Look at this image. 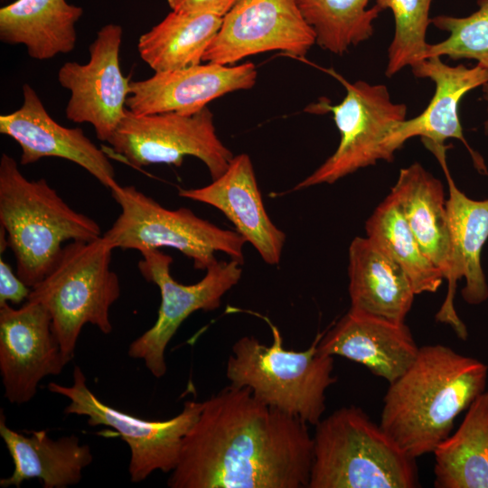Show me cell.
Instances as JSON below:
<instances>
[{
    "label": "cell",
    "instance_id": "cell-13",
    "mask_svg": "<svg viewBox=\"0 0 488 488\" xmlns=\"http://www.w3.org/2000/svg\"><path fill=\"white\" fill-rule=\"evenodd\" d=\"M314 43L315 33L296 0H238L222 17L202 61L229 65L269 51L301 58Z\"/></svg>",
    "mask_w": 488,
    "mask_h": 488
},
{
    "label": "cell",
    "instance_id": "cell-27",
    "mask_svg": "<svg viewBox=\"0 0 488 488\" xmlns=\"http://www.w3.org/2000/svg\"><path fill=\"white\" fill-rule=\"evenodd\" d=\"M365 230L366 236L402 268L416 295L434 293L442 285L441 271L423 253L390 194L369 217Z\"/></svg>",
    "mask_w": 488,
    "mask_h": 488
},
{
    "label": "cell",
    "instance_id": "cell-21",
    "mask_svg": "<svg viewBox=\"0 0 488 488\" xmlns=\"http://www.w3.org/2000/svg\"><path fill=\"white\" fill-rule=\"evenodd\" d=\"M0 436L14 463L13 474L0 480L1 487L15 486L30 479L42 481L44 488H65L82 478V471L93 461L89 446L81 445L75 435L58 439L45 431H33L25 436L6 425L0 413Z\"/></svg>",
    "mask_w": 488,
    "mask_h": 488
},
{
    "label": "cell",
    "instance_id": "cell-22",
    "mask_svg": "<svg viewBox=\"0 0 488 488\" xmlns=\"http://www.w3.org/2000/svg\"><path fill=\"white\" fill-rule=\"evenodd\" d=\"M350 310L405 322L416 296L402 268L367 236L349 247Z\"/></svg>",
    "mask_w": 488,
    "mask_h": 488
},
{
    "label": "cell",
    "instance_id": "cell-19",
    "mask_svg": "<svg viewBox=\"0 0 488 488\" xmlns=\"http://www.w3.org/2000/svg\"><path fill=\"white\" fill-rule=\"evenodd\" d=\"M178 195L218 209L267 264L276 266L280 262L286 234L267 213L248 155L234 156L227 170L211 183L179 189Z\"/></svg>",
    "mask_w": 488,
    "mask_h": 488
},
{
    "label": "cell",
    "instance_id": "cell-11",
    "mask_svg": "<svg viewBox=\"0 0 488 488\" xmlns=\"http://www.w3.org/2000/svg\"><path fill=\"white\" fill-rule=\"evenodd\" d=\"M141 255L140 274L158 286L161 303L155 323L130 343L127 354L143 360L151 374L159 379L167 370L166 347L181 324L196 311L219 308L223 296L240 280L242 265L233 259L217 261L200 281L183 285L171 275L172 257L159 249H147Z\"/></svg>",
    "mask_w": 488,
    "mask_h": 488
},
{
    "label": "cell",
    "instance_id": "cell-28",
    "mask_svg": "<svg viewBox=\"0 0 488 488\" xmlns=\"http://www.w3.org/2000/svg\"><path fill=\"white\" fill-rule=\"evenodd\" d=\"M324 50L342 55L350 47L369 40L373 22L381 12L371 0H296Z\"/></svg>",
    "mask_w": 488,
    "mask_h": 488
},
{
    "label": "cell",
    "instance_id": "cell-20",
    "mask_svg": "<svg viewBox=\"0 0 488 488\" xmlns=\"http://www.w3.org/2000/svg\"><path fill=\"white\" fill-rule=\"evenodd\" d=\"M318 350L362 364L390 383L410 366L419 347L405 322L349 310L323 333Z\"/></svg>",
    "mask_w": 488,
    "mask_h": 488
},
{
    "label": "cell",
    "instance_id": "cell-8",
    "mask_svg": "<svg viewBox=\"0 0 488 488\" xmlns=\"http://www.w3.org/2000/svg\"><path fill=\"white\" fill-rule=\"evenodd\" d=\"M329 73L345 88L344 99L333 106L322 99L307 110L331 112L340 132V143L335 152L298 183L293 192L333 183L380 160L391 162L386 140L393 129L407 119V106L394 102L385 85L364 80L350 82L333 70Z\"/></svg>",
    "mask_w": 488,
    "mask_h": 488
},
{
    "label": "cell",
    "instance_id": "cell-10",
    "mask_svg": "<svg viewBox=\"0 0 488 488\" xmlns=\"http://www.w3.org/2000/svg\"><path fill=\"white\" fill-rule=\"evenodd\" d=\"M108 143L115 154L136 168L158 164L180 166L185 156L196 157L212 180L227 170L234 157L218 137L207 107L192 115H136L127 108Z\"/></svg>",
    "mask_w": 488,
    "mask_h": 488
},
{
    "label": "cell",
    "instance_id": "cell-1",
    "mask_svg": "<svg viewBox=\"0 0 488 488\" xmlns=\"http://www.w3.org/2000/svg\"><path fill=\"white\" fill-rule=\"evenodd\" d=\"M312 461L306 423L230 384L203 401L167 486L305 488Z\"/></svg>",
    "mask_w": 488,
    "mask_h": 488
},
{
    "label": "cell",
    "instance_id": "cell-3",
    "mask_svg": "<svg viewBox=\"0 0 488 488\" xmlns=\"http://www.w3.org/2000/svg\"><path fill=\"white\" fill-rule=\"evenodd\" d=\"M0 224L16 274L31 288L51 270L65 241L101 237L96 221L72 209L45 179H27L5 153L0 158Z\"/></svg>",
    "mask_w": 488,
    "mask_h": 488
},
{
    "label": "cell",
    "instance_id": "cell-6",
    "mask_svg": "<svg viewBox=\"0 0 488 488\" xmlns=\"http://www.w3.org/2000/svg\"><path fill=\"white\" fill-rule=\"evenodd\" d=\"M113 250L102 236L70 241L47 275L32 287L26 300L47 309L69 361L74 357L85 324H90L105 334L113 329L109 310L121 291L118 276L110 268Z\"/></svg>",
    "mask_w": 488,
    "mask_h": 488
},
{
    "label": "cell",
    "instance_id": "cell-18",
    "mask_svg": "<svg viewBox=\"0 0 488 488\" xmlns=\"http://www.w3.org/2000/svg\"><path fill=\"white\" fill-rule=\"evenodd\" d=\"M412 72L434 82L435 92L422 113L399 123L388 136L386 149L389 157L393 160L394 153L411 137L420 136L439 144L455 138L466 147L477 171L488 174L483 158L465 138L458 115L465 95L488 81V69L479 64L471 68L464 64L451 66L441 57H430L413 67Z\"/></svg>",
    "mask_w": 488,
    "mask_h": 488
},
{
    "label": "cell",
    "instance_id": "cell-9",
    "mask_svg": "<svg viewBox=\"0 0 488 488\" xmlns=\"http://www.w3.org/2000/svg\"><path fill=\"white\" fill-rule=\"evenodd\" d=\"M47 388L70 400L65 414L87 417L90 427H108L127 444L128 473L133 483L145 480L155 471L171 473L175 468L183 438L203 407V401L187 400L182 411L171 418H140L101 401L88 388L86 376L79 366L74 367L70 386L50 382Z\"/></svg>",
    "mask_w": 488,
    "mask_h": 488
},
{
    "label": "cell",
    "instance_id": "cell-2",
    "mask_svg": "<svg viewBox=\"0 0 488 488\" xmlns=\"http://www.w3.org/2000/svg\"><path fill=\"white\" fill-rule=\"evenodd\" d=\"M488 366L442 344L419 347L410 366L389 383L380 426L407 454L433 453L456 417L485 391Z\"/></svg>",
    "mask_w": 488,
    "mask_h": 488
},
{
    "label": "cell",
    "instance_id": "cell-32",
    "mask_svg": "<svg viewBox=\"0 0 488 488\" xmlns=\"http://www.w3.org/2000/svg\"><path fill=\"white\" fill-rule=\"evenodd\" d=\"M238 0H167L172 11L211 14L223 17Z\"/></svg>",
    "mask_w": 488,
    "mask_h": 488
},
{
    "label": "cell",
    "instance_id": "cell-5",
    "mask_svg": "<svg viewBox=\"0 0 488 488\" xmlns=\"http://www.w3.org/2000/svg\"><path fill=\"white\" fill-rule=\"evenodd\" d=\"M265 320L273 343L267 345L254 336L240 337L231 347L226 377L230 385L248 388L269 407L315 426L326 409V390L337 380L333 356L318 350L324 333L304 351L287 350L279 329Z\"/></svg>",
    "mask_w": 488,
    "mask_h": 488
},
{
    "label": "cell",
    "instance_id": "cell-30",
    "mask_svg": "<svg viewBox=\"0 0 488 488\" xmlns=\"http://www.w3.org/2000/svg\"><path fill=\"white\" fill-rule=\"evenodd\" d=\"M478 9L464 17L436 15L431 18L448 37L428 43L425 59L447 56L452 60L471 59L488 69V0H477Z\"/></svg>",
    "mask_w": 488,
    "mask_h": 488
},
{
    "label": "cell",
    "instance_id": "cell-23",
    "mask_svg": "<svg viewBox=\"0 0 488 488\" xmlns=\"http://www.w3.org/2000/svg\"><path fill=\"white\" fill-rule=\"evenodd\" d=\"M439 162L448 183L446 211L451 235L456 281L465 278L462 296L469 305H480L488 298V286L481 264V253L488 239V199L473 200L458 189L447 162L445 144L421 139Z\"/></svg>",
    "mask_w": 488,
    "mask_h": 488
},
{
    "label": "cell",
    "instance_id": "cell-12",
    "mask_svg": "<svg viewBox=\"0 0 488 488\" xmlns=\"http://www.w3.org/2000/svg\"><path fill=\"white\" fill-rule=\"evenodd\" d=\"M122 36L119 24L102 26L89 47V61L65 62L58 72L59 83L70 92L66 117L91 124L100 141H108L127 110L130 82L120 67Z\"/></svg>",
    "mask_w": 488,
    "mask_h": 488
},
{
    "label": "cell",
    "instance_id": "cell-15",
    "mask_svg": "<svg viewBox=\"0 0 488 488\" xmlns=\"http://www.w3.org/2000/svg\"><path fill=\"white\" fill-rule=\"evenodd\" d=\"M389 194L398 203L423 253L447 281V293L436 320L448 324L460 339L466 340L467 329L454 305L457 281L442 183L421 164L413 163L400 169Z\"/></svg>",
    "mask_w": 488,
    "mask_h": 488
},
{
    "label": "cell",
    "instance_id": "cell-25",
    "mask_svg": "<svg viewBox=\"0 0 488 488\" xmlns=\"http://www.w3.org/2000/svg\"><path fill=\"white\" fill-rule=\"evenodd\" d=\"M433 454L436 488H488V391L472 402L456 431Z\"/></svg>",
    "mask_w": 488,
    "mask_h": 488
},
{
    "label": "cell",
    "instance_id": "cell-33",
    "mask_svg": "<svg viewBox=\"0 0 488 488\" xmlns=\"http://www.w3.org/2000/svg\"><path fill=\"white\" fill-rule=\"evenodd\" d=\"M483 99L485 100L486 104H487V108H486V112H487V117H486V119L483 123V129H484V133L486 135H488V81L486 83H484L483 86Z\"/></svg>",
    "mask_w": 488,
    "mask_h": 488
},
{
    "label": "cell",
    "instance_id": "cell-24",
    "mask_svg": "<svg viewBox=\"0 0 488 488\" xmlns=\"http://www.w3.org/2000/svg\"><path fill=\"white\" fill-rule=\"evenodd\" d=\"M82 14L66 0H16L0 9V40L23 44L33 59L49 60L75 48Z\"/></svg>",
    "mask_w": 488,
    "mask_h": 488
},
{
    "label": "cell",
    "instance_id": "cell-16",
    "mask_svg": "<svg viewBox=\"0 0 488 488\" xmlns=\"http://www.w3.org/2000/svg\"><path fill=\"white\" fill-rule=\"evenodd\" d=\"M257 75L251 62L236 66L207 62L155 72L148 79L130 82L126 107L136 115H192L227 93L252 88Z\"/></svg>",
    "mask_w": 488,
    "mask_h": 488
},
{
    "label": "cell",
    "instance_id": "cell-17",
    "mask_svg": "<svg viewBox=\"0 0 488 488\" xmlns=\"http://www.w3.org/2000/svg\"><path fill=\"white\" fill-rule=\"evenodd\" d=\"M23 104L17 110L0 116V133L13 138L22 149L21 164L58 157L80 165L108 189L117 183L107 154L81 128L58 124L27 83L23 86Z\"/></svg>",
    "mask_w": 488,
    "mask_h": 488
},
{
    "label": "cell",
    "instance_id": "cell-14",
    "mask_svg": "<svg viewBox=\"0 0 488 488\" xmlns=\"http://www.w3.org/2000/svg\"><path fill=\"white\" fill-rule=\"evenodd\" d=\"M69 362L42 304L26 301L18 309L0 305V372L10 403L29 402L41 380L59 375Z\"/></svg>",
    "mask_w": 488,
    "mask_h": 488
},
{
    "label": "cell",
    "instance_id": "cell-26",
    "mask_svg": "<svg viewBox=\"0 0 488 488\" xmlns=\"http://www.w3.org/2000/svg\"><path fill=\"white\" fill-rule=\"evenodd\" d=\"M221 23L215 14L172 11L140 36L139 55L155 72L200 64Z\"/></svg>",
    "mask_w": 488,
    "mask_h": 488
},
{
    "label": "cell",
    "instance_id": "cell-4",
    "mask_svg": "<svg viewBox=\"0 0 488 488\" xmlns=\"http://www.w3.org/2000/svg\"><path fill=\"white\" fill-rule=\"evenodd\" d=\"M307 488H415L416 458L365 411L343 407L315 426Z\"/></svg>",
    "mask_w": 488,
    "mask_h": 488
},
{
    "label": "cell",
    "instance_id": "cell-7",
    "mask_svg": "<svg viewBox=\"0 0 488 488\" xmlns=\"http://www.w3.org/2000/svg\"><path fill=\"white\" fill-rule=\"evenodd\" d=\"M121 212L102 236L115 249H147L169 247L192 260L196 269L206 270L217 262L216 252L244 264L246 240L237 232L221 229L198 217L190 209H167L134 185L117 183L109 189Z\"/></svg>",
    "mask_w": 488,
    "mask_h": 488
},
{
    "label": "cell",
    "instance_id": "cell-29",
    "mask_svg": "<svg viewBox=\"0 0 488 488\" xmlns=\"http://www.w3.org/2000/svg\"><path fill=\"white\" fill-rule=\"evenodd\" d=\"M380 11L391 10L395 30L388 49L385 75L393 77L405 67L411 69L425 60L427 31L432 0H375Z\"/></svg>",
    "mask_w": 488,
    "mask_h": 488
},
{
    "label": "cell",
    "instance_id": "cell-31",
    "mask_svg": "<svg viewBox=\"0 0 488 488\" xmlns=\"http://www.w3.org/2000/svg\"><path fill=\"white\" fill-rule=\"evenodd\" d=\"M32 288L28 286L2 258H0V305H19L28 299Z\"/></svg>",
    "mask_w": 488,
    "mask_h": 488
}]
</instances>
